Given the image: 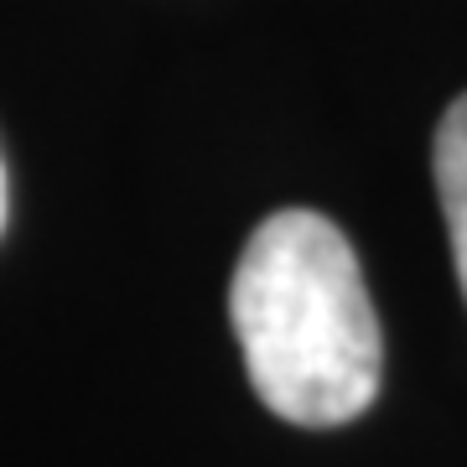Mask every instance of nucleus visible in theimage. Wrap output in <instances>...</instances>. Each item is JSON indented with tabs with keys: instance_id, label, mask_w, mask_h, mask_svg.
<instances>
[{
	"instance_id": "nucleus-1",
	"label": "nucleus",
	"mask_w": 467,
	"mask_h": 467,
	"mask_svg": "<svg viewBox=\"0 0 467 467\" xmlns=\"http://www.w3.org/2000/svg\"><path fill=\"white\" fill-rule=\"evenodd\" d=\"M229 317L254 395L291 426H343L379 395V317L333 218L281 208L250 234Z\"/></svg>"
},
{
	"instance_id": "nucleus-2",
	"label": "nucleus",
	"mask_w": 467,
	"mask_h": 467,
	"mask_svg": "<svg viewBox=\"0 0 467 467\" xmlns=\"http://www.w3.org/2000/svg\"><path fill=\"white\" fill-rule=\"evenodd\" d=\"M431 171H436L441 218H447L451 260H457V281H462V296H467V94L451 99V109L436 125Z\"/></svg>"
},
{
	"instance_id": "nucleus-3",
	"label": "nucleus",
	"mask_w": 467,
	"mask_h": 467,
	"mask_svg": "<svg viewBox=\"0 0 467 467\" xmlns=\"http://www.w3.org/2000/svg\"><path fill=\"white\" fill-rule=\"evenodd\" d=\"M0 229H5V167H0Z\"/></svg>"
}]
</instances>
